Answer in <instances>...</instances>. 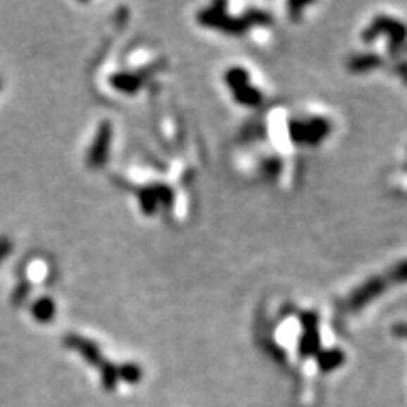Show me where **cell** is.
Returning <instances> with one entry per match:
<instances>
[{"mask_svg":"<svg viewBox=\"0 0 407 407\" xmlns=\"http://www.w3.org/2000/svg\"><path fill=\"white\" fill-rule=\"evenodd\" d=\"M111 144V124H102L97 132V138L94 141V146L89 153V165L92 168L102 167L104 161L107 160Z\"/></svg>","mask_w":407,"mask_h":407,"instance_id":"cell-1","label":"cell"},{"mask_svg":"<svg viewBox=\"0 0 407 407\" xmlns=\"http://www.w3.org/2000/svg\"><path fill=\"white\" fill-rule=\"evenodd\" d=\"M55 311H56L55 302L48 297L39 299V301L32 306V314H35L37 321H49V319L55 315Z\"/></svg>","mask_w":407,"mask_h":407,"instance_id":"cell-2","label":"cell"},{"mask_svg":"<svg viewBox=\"0 0 407 407\" xmlns=\"http://www.w3.org/2000/svg\"><path fill=\"white\" fill-rule=\"evenodd\" d=\"M11 251V243L6 238L0 239V260H4V256Z\"/></svg>","mask_w":407,"mask_h":407,"instance_id":"cell-3","label":"cell"}]
</instances>
